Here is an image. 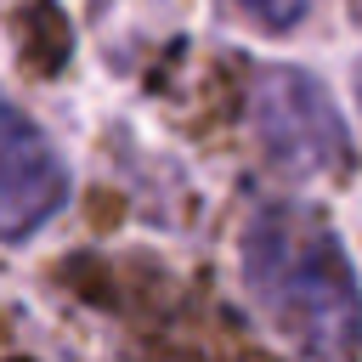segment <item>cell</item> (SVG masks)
I'll return each instance as SVG.
<instances>
[{"instance_id":"6da1fadb","label":"cell","mask_w":362,"mask_h":362,"mask_svg":"<svg viewBox=\"0 0 362 362\" xmlns=\"http://www.w3.org/2000/svg\"><path fill=\"white\" fill-rule=\"evenodd\" d=\"M243 288L260 317L311 362L362 351V288L334 226L300 204H272L243 226Z\"/></svg>"},{"instance_id":"7a4b0ae2","label":"cell","mask_w":362,"mask_h":362,"mask_svg":"<svg viewBox=\"0 0 362 362\" xmlns=\"http://www.w3.org/2000/svg\"><path fill=\"white\" fill-rule=\"evenodd\" d=\"M249 130L260 153L283 175H317L339 170L351 158V130L334 107V96L305 74V68H272L255 79L249 96Z\"/></svg>"},{"instance_id":"3957f363","label":"cell","mask_w":362,"mask_h":362,"mask_svg":"<svg viewBox=\"0 0 362 362\" xmlns=\"http://www.w3.org/2000/svg\"><path fill=\"white\" fill-rule=\"evenodd\" d=\"M6 158H0V226L11 243H23L34 226H45L62 198H68V164L57 158V147L45 141V130L23 113V107H6V136H0Z\"/></svg>"},{"instance_id":"277c9868","label":"cell","mask_w":362,"mask_h":362,"mask_svg":"<svg viewBox=\"0 0 362 362\" xmlns=\"http://www.w3.org/2000/svg\"><path fill=\"white\" fill-rule=\"evenodd\" d=\"M249 23H260V28H272V34H283V28H294L305 11H311V0H232Z\"/></svg>"}]
</instances>
